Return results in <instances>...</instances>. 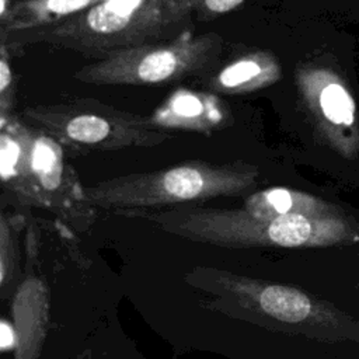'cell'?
Returning a JSON list of instances; mask_svg holds the SVG:
<instances>
[{"label":"cell","instance_id":"obj_11","mask_svg":"<svg viewBox=\"0 0 359 359\" xmlns=\"http://www.w3.org/2000/svg\"><path fill=\"white\" fill-rule=\"evenodd\" d=\"M251 296L265 314L283 323H303L323 310L306 293L283 285L261 286Z\"/></svg>","mask_w":359,"mask_h":359},{"label":"cell","instance_id":"obj_3","mask_svg":"<svg viewBox=\"0 0 359 359\" xmlns=\"http://www.w3.org/2000/svg\"><path fill=\"white\" fill-rule=\"evenodd\" d=\"M135 215L175 236L219 247H314L341 238L334 222L302 213L262 217L243 208L184 206Z\"/></svg>","mask_w":359,"mask_h":359},{"label":"cell","instance_id":"obj_16","mask_svg":"<svg viewBox=\"0 0 359 359\" xmlns=\"http://www.w3.org/2000/svg\"><path fill=\"white\" fill-rule=\"evenodd\" d=\"M14 341V335H13V330L8 327V324L4 321L1 324V348L3 349H8L13 345Z\"/></svg>","mask_w":359,"mask_h":359},{"label":"cell","instance_id":"obj_4","mask_svg":"<svg viewBox=\"0 0 359 359\" xmlns=\"http://www.w3.org/2000/svg\"><path fill=\"white\" fill-rule=\"evenodd\" d=\"M24 121L74 154L154 147L171 139L150 116L118 109L94 98H73L24 108Z\"/></svg>","mask_w":359,"mask_h":359},{"label":"cell","instance_id":"obj_12","mask_svg":"<svg viewBox=\"0 0 359 359\" xmlns=\"http://www.w3.org/2000/svg\"><path fill=\"white\" fill-rule=\"evenodd\" d=\"M248 213L262 217H275L285 215H310L318 216L313 203L300 194L286 188H269L251 194L241 206Z\"/></svg>","mask_w":359,"mask_h":359},{"label":"cell","instance_id":"obj_5","mask_svg":"<svg viewBox=\"0 0 359 359\" xmlns=\"http://www.w3.org/2000/svg\"><path fill=\"white\" fill-rule=\"evenodd\" d=\"M223 50L217 32L180 35L128 48L88 63L73 74L87 84L105 86H165L192 76H203L215 66Z\"/></svg>","mask_w":359,"mask_h":359},{"label":"cell","instance_id":"obj_9","mask_svg":"<svg viewBox=\"0 0 359 359\" xmlns=\"http://www.w3.org/2000/svg\"><path fill=\"white\" fill-rule=\"evenodd\" d=\"M101 0H15L0 20V38L53 27L86 11Z\"/></svg>","mask_w":359,"mask_h":359},{"label":"cell","instance_id":"obj_1","mask_svg":"<svg viewBox=\"0 0 359 359\" xmlns=\"http://www.w3.org/2000/svg\"><path fill=\"white\" fill-rule=\"evenodd\" d=\"M196 0H101L53 27L0 38L13 52L46 43L95 60L119 50L171 39L195 17Z\"/></svg>","mask_w":359,"mask_h":359},{"label":"cell","instance_id":"obj_13","mask_svg":"<svg viewBox=\"0 0 359 359\" xmlns=\"http://www.w3.org/2000/svg\"><path fill=\"white\" fill-rule=\"evenodd\" d=\"M318 105L323 115L332 123L351 125L353 121V102L338 83H330L320 91Z\"/></svg>","mask_w":359,"mask_h":359},{"label":"cell","instance_id":"obj_14","mask_svg":"<svg viewBox=\"0 0 359 359\" xmlns=\"http://www.w3.org/2000/svg\"><path fill=\"white\" fill-rule=\"evenodd\" d=\"M11 52L0 42V119L13 115L15 101V74L11 66Z\"/></svg>","mask_w":359,"mask_h":359},{"label":"cell","instance_id":"obj_7","mask_svg":"<svg viewBox=\"0 0 359 359\" xmlns=\"http://www.w3.org/2000/svg\"><path fill=\"white\" fill-rule=\"evenodd\" d=\"M150 119L164 130L174 129L205 135L223 130L234 122L227 104L219 95L187 88L170 94L154 109Z\"/></svg>","mask_w":359,"mask_h":359},{"label":"cell","instance_id":"obj_10","mask_svg":"<svg viewBox=\"0 0 359 359\" xmlns=\"http://www.w3.org/2000/svg\"><path fill=\"white\" fill-rule=\"evenodd\" d=\"M31 125L17 115L0 119V172L6 191L27 205L28 149Z\"/></svg>","mask_w":359,"mask_h":359},{"label":"cell","instance_id":"obj_6","mask_svg":"<svg viewBox=\"0 0 359 359\" xmlns=\"http://www.w3.org/2000/svg\"><path fill=\"white\" fill-rule=\"evenodd\" d=\"M27 205L48 209L74 224H87L94 208L86 187L66 160V150L50 136L31 126L27 172Z\"/></svg>","mask_w":359,"mask_h":359},{"label":"cell","instance_id":"obj_17","mask_svg":"<svg viewBox=\"0 0 359 359\" xmlns=\"http://www.w3.org/2000/svg\"><path fill=\"white\" fill-rule=\"evenodd\" d=\"M15 0H0V20H3L11 10Z\"/></svg>","mask_w":359,"mask_h":359},{"label":"cell","instance_id":"obj_8","mask_svg":"<svg viewBox=\"0 0 359 359\" xmlns=\"http://www.w3.org/2000/svg\"><path fill=\"white\" fill-rule=\"evenodd\" d=\"M216 67V66H215ZM202 77L206 91L216 95H241L275 84L282 77L278 57L268 49L251 48L234 53Z\"/></svg>","mask_w":359,"mask_h":359},{"label":"cell","instance_id":"obj_2","mask_svg":"<svg viewBox=\"0 0 359 359\" xmlns=\"http://www.w3.org/2000/svg\"><path fill=\"white\" fill-rule=\"evenodd\" d=\"M259 175L258 167L244 160H188L98 181L86 187V198L93 208L130 216L147 209L243 194L258 185Z\"/></svg>","mask_w":359,"mask_h":359},{"label":"cell","instance_id":"obj_15","mask_svg":"<svg viewBox=\"0 0 359 359\" xmlns=\"http://www.w3.org/2000/svg\"><path fill=\"white\" fill-rule=\"evenodd\" d=\"M245 0H196L195 18L198 21H212L226 15L244 4Z\"/></svg>","mask_w":359,"mask_h":359}]
</instances>
